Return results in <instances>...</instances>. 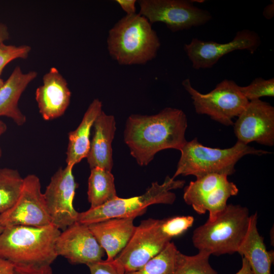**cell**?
I'll return each mask as SVG.
<instances>
[{"mask_svg": "<svg viewBox=\"0 0 274 274\" xmlns=\"http://www.w3.org/2000/svg\"><path fill=\"white\" fill-rule=\"evenodd\" d=\"M250 215L247 207L227 204L211 221L193 231V244L198 251L220 256L237 252L247 232Z\"/></svg>", "mask_w": 274, "mask_h": 274, "instance_id": "5", "label": "cell"}, {"mask_svg": "<svg viewBox=\"0 0 274 274\" xmlns=\"http://www.w3.org/2000/svg\"><path fill=\"white\" fill-rule=\"evenodd\" d=\"M0 274H15V266L10 262L0 259Z\"/></svg>", "mask_w": 274, "mask_h": 274, "instance_id": "32", "label": "cell"}, {"mask_svg": "<svg viewBox=\"0 0 274 274\" xmlns=\"http://www.w3.org/2000/svg\"><path fill=\"white\" fill-rule=\"evenodd\" d=\"M178 252L174 243L170 242L140 269L125 274H174Z\"/></svg>", "mask_w": 274, "mask_h": 274, "instance_id": "24", "label": "cell"}, {"mask_svg": "<svg viewBox=\"0 0 274 274\" xmlns=\"http://www.w3.org/2000/svg\"><path fill=\"white\" fill-rule=\"evenodd\" d=\"M239 89L249 101L260 99V97L264 96L273 97L274 79L256 78L248 86H239Z\"/></svg>", "mask_w": 274, "mask_h": 274, "instance_id": "26", "label": "cell"}, {"mask_svg": "<svg viewBox=\"0 0 274 274\" xmlns=\"http://www.w3.org/2000/svg\"><path fill=\"white\" fill-rule=\"evenodd\" d=\"M93 126L94 133L86 157L87 162L91 169L98 167L111 172L113 166L112 144L116 130L115 117L102 111Z\"/></svg>", "mask_w": 274, "mask_h": 274, "instance_id": "18", "label": "cell"}, {"mask_svg": "<svg viewBox=\"0 0 274 274\" xmlns=\"http://www.w3.org/2000/svg\"><path fill=\"white\" fill-rule=\"evenodd\" d=\"M4 82L3 81V79H2L1 78H0V88H1V87L3 86V85L4 84Z\"/></svg>", "mask_w": 274, "mask_h": 274, "instance_id": "37", "label": "cell"}, {"mask_svg": "<svg viewBox=\"0 0 274 274\" xmlns=\"http://www.w3.org/2000/svg\"><path fill=\"white\" fill-rule=\"evenodd\" d=\"M31 50L30 46L8 45L4 43L0 44V76L5 66L16 59H26Z\"/></svg>", "mask_w": 274, "mask_h": 274, "instance_id": "28", "label": "cell"}, {"mask_svg": "<svg viewBox=\"0 0 274 274\" xmlns=\"http://www.w3.org/2000/svg\"><path fill=\"white\" fill-rule=\"evenodd\" d=\"M228 176L210 174L196 178L185 187L183 199L199 215L209 212L208 221L214 220L226 207L228 198L238 192L236 185Z\"/></svg>", "mask_w": 274, "mask_h": 274, "instance_id": "9", "label": "cell"}, {"mask_svg": "<svg viewBox=\"0 0 274 274\" xmlns=\"http://www.w3.org/2000/svg\"><path fill=\"white\" fill-rule=\"evenodd\" d=\"M102 111L101 101L98 98L94 99L88 107L79 126L68 133L66 165L74 167L86 158L90 149L91 129Z\"/></svg>", "mask_w": 274, "mask_h": 274, "instance_id": "21", "label": "cell"}, {"mask_svg": "<svg viewBox=\"0 0 274 274\" xmlns=\"http://www.w3.org/2000/svg\"><path fill=\"white\" fill-rule=\"evenodd\" d=\"M182 84L190 95L196 113L207 115L225 126L233 125V119L238 116L249 102L232 80H223L206 94L194 88L189 79L184 80Z\"/></svg>", "mask_w": 274, "mask_h": 274, "instance_id": "7", "label": "cell"}, {"mask_svg": "<svg viewBox=\"0 0 274 274\" xmlns=\"http://www.w3.org/2000/svg\"><path fill=\"white\" fill-rule=\"evenodd\" d=\"M184 180H175L166 176L160 184L153 182L143 194L127 198L118 196L105 204L79 213L77 222L89 225L114 218H136L145 213L147 208L154 204H173L176 198L172 190L182 188Z\"/></svg>", "mask_w": 274, "mask_h": 274, "instance_id": "6", "label": "cell"}, {"mask_svg": "<svg viewBox=\"0 0 274 274\" xmlns=\"http://www.w3.org/2000/svg\"><path fill=\"white\" fill-rule=\"evenodd\" d=\"M257 214L250 215L246 235L237 251L248 261L254 274H271L274 252L268 251L257 229Z\"/></svg>", "mask_w": 274, "mask_h": 274, "instance_id": "20", "label": "cell"}, {"mask_svg": "<svg viewBox=\"0 0 274 274\" xmlns=\"http://www.w3.org/2000/svg\"><path fill=\"white\" fill-rule=\"evenodd\" d=\"M88 200L90 208H95L118 197L114 177L111 171L96 167L91 169L88 181Z\"/></svg>", "mask_w": 274, "mask_h": 274, "instance_id": "22", "label": "cell"}, {"mask_svg": "<svg viewBox=\"0 0 274 274\" xmlns=\"http://www.w3.org/2000/svg\"><path fill=\"white\" fill-rule=\"evenodd\" d=\"M194 221L191 216H175L161 220V228L164 234L172 239L187 231Z\"/></svg>", "mask_w": 274, "mask_h": 274, "instance_id": "27", "label": "cell"}, {"mask_svg": "<svg viewBox=\"0 0 274 274\" xmlns=\"http://www.w3.org/2000/svg\"><path fill=\"white\" fill-rule=\"evenodd\" d=\"M4 229V227L0 224V234L2 232Z\"/></svg>", "mask_w": 274, "mask_h": 274, "instance_id": "38", "label": "cell"}, {"mask_svg": "<svg viewBox=\"0 0 274 274\" xmlns=\"http://www.w3.org/2000/svg\"><path fill=\"white\" fill-rule=\"evenodd\" d=\"M15 266V274H53L51 265L42 266Z\"/></svg>", "mask_w": 274, "mask_h": 274, "instance_id": "30", "label": "cell"}, {"mask_svg": "<svg viewBox=\"0 0 274 274\" xmlns=\"http://www.w3.org/2000/svg\"><path fill=\"white\" fill-rule=\"evenodd\" d=\"M187 116L181 109L166 107L152 115L132 114L126 120L124 141L140 166L147 165L158 152L180 150L187 141Z\"/></svg>", "mask_w": 274, "mask_h": 274, "instance_id": "1", "label": "cell"}, {"mask_svg": "<svg viewBox=\"0 0 274 274\" xmlns=\"http://www.w3.org/2000/svg\"><path fill=\"white\" fill-rule=\"evenodd\" d=\"M39 112L45 120L64 114L71 101V92L65 78L55 67L43 77V84L36 91Z\"/></svg>", "mask_w": 274, "mask_h": 274, "instance_id": "16", "label": "cell"}, {"mask_svg": "<svg viewBox=\"0 0 274 274\" xmlns=\"http://www.w3.org/2000/svg\"><path fill=\"white\" fill-rule=\"evenodd\" d=\"M2 149H1V148L0 147V158H1V156H2Z\"/></svg>", "mask_w": 274, "mask_h": 274, "instance_id": "39", "label": "cell"}, {"mask_svg": "<svg viewBox=\"0 0 274 274\" xmlns=\"http://www.w3.org/2000/svg\"><path fill=\"white\" fill-rule=\"evenodd\" d=\"M73 166L66 165L52 176L43 193L51 223L64 230L77 222L79 212L73 206L77 185L73 174Z\"/></svg>", "mask_w": 274, "mask_h": 274, "instance_id": "12", "label": "cell"}, {"mask_svg": "<svg viewBox=\"0 0 274 274\" xmlns=\"http://www.w3.org/2000/svg\"><path fill=\"white\" fill-rule=\"evenodd\" d=\"M122 9L126 12V15L136 14L135 0H116Z\"/></svg>", "mask_w": 274, "mask_h": 274, "instance_id": "31", "label": "cell"}, {"mask_svg": "<svg viewBox=\"0 0 274 274\" xmlns=\"http://www.w3.org/2000/svg\"><path fill=\"white\" fill-rule=\"evenodd\" d=\"M7 127L5 123L0 120V137L7 130Z\"/></svg>", "mask_w": 274, "mask_h": 274, "instance_id": "36", "label": "cell"}, {"mask_svg": "<svg viewBox=\"0 0 274 274\" xmlns=\"http://www.w3.org/2000/svg\"><path fill=\"white\" fill-rule=\"evenodd\" d=\"M261 44L259 35L254 30L238 31L233 39L225 43L203 41L193 38L184 49L192 67L195 70L212 67L225 55L237 50H246L253 54Z\"/></svg>", "mask_w": 274, "mask_h": 274, "instance_id": "13", "label": "cell"}, {"mask_svg": "<svg viewBox=\"0 0 274 274\" xmlns=\"http://www.w3.org/2000/svg\"><path fill=\"white\" fill-rule=\"evenodd\" d=\"M236 274H254L251 267L245 257H242V266Z\"/></svg>", "mask_w": 274, "mask_h": 274, "instance_id": "33", "label": "cell"}, {"mask_svg": "<svg viewBox=\"0 0 274 274\" xmlns=\"http://www.w3.org/2000/svg\"><path fill=\"white\" fill-rule=\"evenodd\" d=\"M211 255L198 251L192 256L177 254L174 274H218L209 263Z\"/></svg>", "mask_w": 274, "mask_h": 274, "instance_id": "25", "label": "cell"}, {"mask_svg": "<svg viewBox=\"0 0 274 274\" xmlns=\"http://www.w3.org/2000/svg\"><path fill=\"white\" fill-rule=\"evenodd\" d=\"M35 71L23 73L16 66L0 88V116L11 118L17 125H23L26 117L18 107L20 97L29 84L37 77Z\"/></svg>", "mask_w": 274, "mask_h": 274, "instance_id": "19", "label": "cell"}, {"mask_svg": "<svg viewBox=\"0 0 274 274\" xmlns=\"http://www.w3.org/2000/svg\"><path fill=\"white\" fill-rule=\"evenodd\" d=\"M24 178L16 169H0V214L10 209L17 201Z\"/></svg>", "mask_w": 274, "mask_h": 274, "instance_id": "23", "label": "cell"}, {"mask_svg": "<svg viewBox=\"0 0 274 274\" xmlns=\"http://www.w3.org/2000/svg\"><path fill=\"white\" fill-rule=\"evenodd\" d=\"M171 239L161 228V220L142 221L122 251L114 259L125 273L138 270L166 246Z\"/></svg>", "mask_w": 274, "mask_h": 274, "instance_id": "10", "label": "cell"}, {"mask_svg": "<svg viewBox=\"0 0 274 274\" xmlns=\"http://www.w3.org/2000/svg\"><path fill=\"white\" fill-rule=\"evenodd\" d=\"M263 16L267 19H272L274 16V2L266 6L263 11Z\"/></svg>", "mask_w": 274, "mask_h": 274, "instance_id": "35", "label": "cell"}, {"mask_svg": "<svg viewBox=\"0 0 274 274\" xmlns=\"http://www.w3.org/2000/svg\"><path fill=\"white\" fill-rule=\"evenodd\" d=\"M60 232L52 224L5 227L0 234V259L15 266L51 265L58 256L55 244Z\"/></svg>", "mask_w": 274, "mask_h": 274, "instance_id": "2", "label": "cell"}, {"mask_svg": "<svg viewBox=\"0 0 274 274\" xmlns=\"http://www.w3.org/2000/svg\"><path fill=\"white\" fill-rule=\"evenodd\" d=\"M52 224L39 178L30 174L24 178L20 194L14 204L0 214V224L4 228L24 225L45 226Z\"/></svg>", "mask_w": 274, "mask_h": 274, "instance_id": "11", "label": "cell"}, {"mask_svg": "<svg viewBox=\"0 0 274 274\" xmlns=\"http://www.w3.org/2000/svg\"><path fill=\"white\" fill-rule=\"evenodd\" d=\"M238 142L248 145L256 142L262 145H274V107L257 99L250 101L233 123Z\"/></svg>", "mask_w": 274, "mask_h": 274, "instance_id": "14", "label": "cell"}, {"mask_svg": "<svg viewBox=\"0 0 274 274\" xmlns=\"http://www.w3.org/2000/svg\"><path fill=\"white\" fill-rule=\"evenodd\" d=\"M107 46L119 64H144L155 58L160 42L148 19L134 14L126 15L110 29Z\"/></svg>", "mask_w": 274, "mask_h": 274, "instance_id": "3", "label": "cell"}, {"mask_svg": "<svg viewBox=\"0 0 274 274\" xmlns=\"http://www.w3.org/2000/svg\"><path fill=\"white\" fill-rule=\"evenodd\" d=\"M139 14L152 24L164 23L173 32L203 25L212 19L211 13L188 0H139Z\"/></svg>", "mask_w": 274, "mask_h": 274, "instance_id": "8", "label": "cell"}, {"mask_svg": "<svg viewBox=\"0 0 274 274\" xmlns=\"http://www.w3.org/2000/svg\"><path fill=\"white\" fill-rule=\"evenodd\" d=\"M180 151L181 156L172 177L173 179L179 175H192L196 178L210 174L228 176L235 173V164L244 156H261L271 153L238 141L228 148L206 147L200 143L196 138L187 141Z\"/></svg>", "mask_w": 274, "mask_h": 274, "instance_id": "4", "label": "cell"}, {"mask_svg": "<svg viewBox=\"0 0 274 274\" xmlns=\"http://www.w3.org/2000/svg\"><path fill=\"white\" fill-rule=\"evenodd\" d=\"M9 38L8 27L5 24L0 22V44L4 43Z\"/></svg>", "mask_w": 274, "mask_h": 274, "instance_id": "34", "label": "cell"}, {"mask_svg": "<svg viewBox=\"0 0 274 274\" xmlns=\"http://www.w3.org/2000/svg\"><path fill=\"white\" fill-rule=\"evenodd\" d=\"M135 218H114L87 225L106 252L107 260H114L126 246L136 228Z\"/></svg>", "mask_w": 274, "mask_h": 274, "instance_id": "17", "label": "cell"}, {"mask_svg": "<svg viewBox=\"0 0 274 274\" xmlns=\"http://www.w3.org/2000/svg\"><path fill=\"white\" fill-rule=\"evenodd\" d=\"M90 274H125L123 268L115 259L103 260L87 265Z\"/></svg>", "mask_w": 274, "mask_h": 274, "instance_id": "29", "label": "cell"}, {"mask_svg": "<svg viewBox=\"0 0 274 274\" xmlns=\"http://www.w3.org/2000/svg\"><path fill=\"white\" fill-rule=\"evenodd\" d=\"M55 250L71 263L87 265L101 260L105 252L88 226L78 222L60 232Z\"/></svg>", "mask_w": 274, "mask_h": 274, "instance_id": "15", "label": "cell"}]
</instances>
